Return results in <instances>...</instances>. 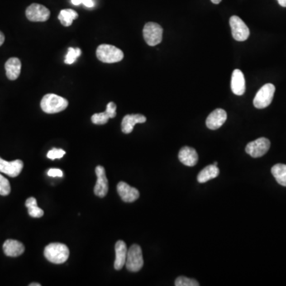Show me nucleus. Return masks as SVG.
<instances>
[{"label": "nucleus", "instance_id": "nucleus-1", "mask_svg": "<svg viewBox=\"0 0 286 286\" xmlns=\"http://www.w3.org/2000/svg\"><path fill=\"white\" fill-rule=\"evenodd\" d=\"M45 259L54 264H62L68 260L69 249L65 244L54 243L46 245L44 250Z\"/></svg>", "mask_w": 286, "mask_h": 286}, {"label": "nucleus", "instance_id": "nucleus-2", "mask_svg": "<svg viewBox=\"0 0 286 286\" xmlns=\"http://www.w3.org/2000/svg\"><path fill=\"white\" fill-rule=\"evenodd\" d=\"M68 105L66 99L56 94L45 95L41 101V109L47 114L59 113L66 109Z\"/></svg>", "mask_w": 286, "mask_h": 286}, {"label": "nucleus", "instance_id": "nucleus-3", "mask_svg": "<svg viewBox=\"0 0 286 286\" xmlns=\"http://www.w3.org/2000/svg\"><path fill=\"white\" fill-rule=\"evenodd\" d=\"M96 57L103 63L111 64L120 62L123 59V52L114 45L102 44L96 49Z\"/></svg>", "mask_w": 286, "mask_h": 286}, {"label": "nucleus", "instance_id": "nucleus-4", "mask_svg": "<svg viewBox=\"0 0 286 286\" xmlns=\"http://www.w3.org/2000/svg\"><path fill=\"white\" fill-rule=\"evenodd\" d=\"M275 89V86L273 83L264 84L254 97L253 101L254 107L258 109H263L269 106L273 101Z\"/></svg>", "mask_w": 286, "mask_h": 286}, {"label": "nucleus", "instance_id": "nucleus-5", "mask_svg": "<svg viewBox=\"0 0 286 286\" xmlns=\"http://www.w3.org/2000/svg\"><path fill=\"white\" fill-rule=\"evenodd\" d=\"M163 29L156 22H147L143 28V38L150 46H155L163 41Z\"/></svg>", "mask_w": 286, "mask_h": 286}, {"label": "nucleus", "instance_id": "nucleus-6", "mask_svg": "<svg viewBox=\"0 0 286 286\" xmlns=\"http://www.w3.org/2000/svg\"><path fill=\"white\" fill-rule=\"evenodd\" d=\"M143 264L144 261L141 247L137 244H134L127 251L125 264L126 269L130 272H138L143 268Z\"/></svg>", "mask_w": 286, "mask_h": 286}, {"label": "nucleus", "instance_id": "nucleus-7", "mask_svg": "<svg viewBox=\"0 0 286 286\" xmlns=\"http://www.w3.org/2000/svg\"><path fill=\"white\" fill-rule=\"evenodd\" d=\"M231 33L235 40L244 41L250 36V30L243 20L238 16H232L230 19Z\"/></svg>", "mask_w": 286, "mask_h": 286}, {"label": "nucleus", "instance_id": "nucleus-8", "mask_svg": "<svg viewBox=\"0 0 286 286\" xmlns=\"http://www.w3.org/2000/svg\"><path fill=\"white\" fill-rule=\"evenodd\" d=\"M270 147V142L266 138H260L248 143L245 152L252 158H261L266 154Z\"/></svg>", "mask_w": 286, "mask_h": 286}, {"label": "nucleus", "instance_id": "nucleus-9", "mask_svg": "<svg viewBox=\"0 0 286 286\" xmlns=\"http://www.w3.org/2000/svg\"><path fill=\"white\" fill-rule=\"evenodd\" d=\"M26 15L31 21H45L50 17V11L45 6L33 3L26 8Z\"/></svg>", "mask_w": 286, "mask_h": 286}, {"label": "nucleus", "instance_id": "nucleus-10", "mask_svg": "<svg viewBox=\"0 0 286 286\" xmlns=\"http://www.w3.org/2000/svg\"><path fill=\"white\" fill-rule=\"evenodd\" d=\"M97 182L94 188V193L97 197H104L108 192V181L103 167L98 165L96 168Z\"/></svg>", "mask_w": 286, "mask_h": 286}, {"label": "nucleus", "instance_id": "nucleus-11", "mask_svg": "<svg viewBox=\"0 0 286 286\" xmlns=\"http://www.w3.org/2000/svg\"><path fill=\"white\" fill-rule=\"evenodd\" d=\"M118 193L123 201L126 203H132L140 197L139 191L125 182H120L117 185Z\"/></svg>", "mask_w": 286, "mask_h": 286}, {"label": "nucleus", "instance_id": "nucleus-12", "mask_svg": "<svg viewBox=\"0 0 286 286\" xmlns=\"http://www.w3.org/2000/svg\"><path fill=\"white\" fill-rule=\"evenodd\" d=\"M23 163L21 160L7 162L0 158V172L7 174L9 177H15L20 175L23 169Z\"/></svg>", "mask_w": 286, "mask_h": 286}, {"label": "nucleus", "instance_id": "nucleus-13", "mask_svg": "<svg viewBox=\"0 0 286 286\" xmlns=\"http://www.w3.org/2000/svg\"><path fill=\"white\" fill-rule=\"evenodd\" d=\"M227 115L225 110L218 108L214 110L206 120V125L210 130H217L226 122Z\"/></svg>", "mask_w": 286, "mask_h": 286}, {"label": "nucleus", "instance_id": "nucleus-14", "mask_svg": "<svg viewBox=\"0 0 286 286\" xmlns=\"http://www.w3.org/2000/svg\"><path fill=\"white\" fill-rule=\"evenodd\" d=\"M231 88L233 93L236 96H243L245 93V77H244V73L241 70L235 69L233 71Z\"/></svg>", "mask_w": 286, "mask_h": 286}, {"label": "nucleus", "instance_id": "nucleus-15", "mask_svg": "<svg viewBox=\"0 0 286 286\" xmlns=\"http://www.w3.org/2000/svg\"><path fill=\"white\" fill-rule=\"evenodd\" d=\"M146 121V118L141 114H133L126 115L123 119L122 131L124 134H130L132 132L135 125L138 123H144Z\"/></svg>", "mask_w": 286, "mask_h": 286}, {"label": "nucleus", "instance_id": "nucleus-16", "mask_svg": "<svg viewBox=\"0 0 286 286\" xmlns=\"http://www.w3.org/2000/svg\"><path fill=\"white\" fill-rule=\"evenodd\" d=\"M180 162L186 166H195L198 162V154L193 148L184 146L182 148L178 154Z\"/></svg>", "mask_w": 286, "mask_h": 286}, {"label": "nucleus", "instance_id": "nucleus-17", "mask_svg": "<svg viewBox=\"0 0 286 286\" xmlns=\"http://www.w3.org/2000/svg\"><path fill=\"white\" fill-rule=\"evenodd\" d=\"M4 254L8 257H18L23 254L25 251V246L21 242L7 239L2 245Z\"/></svg>", "mask_w": 286, "mask_h": 286}, {"label": "nucleus", "instance_id": "nucleus-18", "mask_svg": "<svg viewBox=\"0 0 286 286\" xmlns=\"http://www.w3.org/2000/svg\"><path fill=\"white\" fill-rule=\"evenodd\" d=\"M21 63L17 58H11L5 64L7 78L11 81L18 79L21 73Z\"/></svg>", "mask_w": 286, "mask_h": 286}, {"label": "nucleus", "instance_id": "nucleus-19", "mask_svg": "<svg viewBox=\"0 0 286 286\" xmlns=\"http://www.w3.org/2000/svg\"><path fill=\"white\" fill-rule=\"evenodd\" d=\"M127 247L123 241L120 240L116 244V261L114 266L116 270H120L126 264Z\"/></svg>", "mask_w": 286, "mask_h": 286}, {"label": "nucleus", "instance_id": "nucleus-20", "mask_svg": "<svg viewBox=\"0 0 286 286\" xmlns=\"http://www.w3.org/2000/svg\"><path fill=\"white\" fill-rule=\"evenodd\" d=\"M219 174H220V169L218 167L214 164H210L200 172L197 176V181L200 183H206L209 182L210 180L218 177Z\"/></svg>", "mask_w": 286, "mask_h": 286}, {"label": "nucleus", "instance_id": "nucleus-21", "mask_svg": "<svg viewBox=\"0 0 286 286\" xmlns=\"http://www.w3.org/2000/svg\"><path fill=\"white\" fill-rule=\"evenodd\" d=\"M78 18L77 11L72 9H64L61 11L58 15V20L64 26H69L73 24V21Z\"/></svg>", "mask_w": 286, "mask_h": 286}, {"label": "nucleus", "instance_id": "nucleus-22", "mask_svg": "<svg viewBox=\"0 0 286 286\" xmlns=\"http://www.w3.org/2000/svg\"><path fill=\"white\" fill-rule=\"evenodd\" d=\"M271 173L278 184L286 187V164H277L273 165Z\"/></svg>", "mask_w": 286, "mask_h": 286}, {"label": "nucleus", "instance_id": "nucleus-23", "mask_svg": "<svg viewBox=\"0 0 286 286\" xmlns=\"http://www.w3.org/2000/svg\"><path fill=\"white\" fill-rule=\"evenodd\" d=\"M26 207L28 213L33 218H41L44 215V211L38 206L36 199L34 197H30L26 200Z\"/></svg>", "mask_w": 286, "mask_h": 286}, {"label": "nucleus", "instance_id": "nucleus-24", "mask_svg": "<svg viewBox=\"0 0 286 286\" xmlns=\"http://www.w3.org/2000/svg\"><path fill=\"white\" fill-rule=\"evenodd\" d=\"M82 49L80 48H68V54L65 56L64 63L67 64H72L76 61L77 58L82 55Z\"/></svg>", "mask_w": 286, "mask_h": 286}, {"label": "nucleus", "instance_id": "nucleus-25", "mask_svg": "<svg viewBox=\"0 0 286 286\" xmlns=\"http://www.w3.org/2000/svg\"><path fill=\"white\" fill-rule=\"evenodd\" d=\"M110 117L107 114V111H105L104 112H101V113L94 114L92 116V122L94 124H97V125H103V124L107 123L109 120Z\"/></svg>", "mask_w": 286, "mask_h": 286}, {"label": "nucleus", "instance_id": "nucleus-26", "mask_svg": "<svg viewBox=\"0 0 286 286\" xmlns=\"http://www.w3.org/2000/svg\"><path fill=\"white\" fill-rule=\"evenodd\" d=\"M176 286H199V282L197 280L192 278H186V277H178L175 281Z\"/></svg>", "mask_w": 286, "mask_h": 286}, {"label": "nucleus", "instance_id": "nucleus-27", "mask_svg": "<svg viewBox=\"0 0 286 286\" xmlns=\"http://www.w3.org/2000/svg\"><path fill=\"white\" fill-rule=\"evenodd\" d=\"M11 184L6 177L0 174V195L7 196L11 192Z\"/></svg>", "mask_w": 286, "mask_h": 286}, {"label": "nucleus", "instance_id": "nucleus-28", "mask_svg": "<svg viewBox=\"0 0 286 286\" xmlns=\"http://www.w3.org/2000/svg\"><path fill=\"white\" fill-rule=\"evenodd\" d=\"M64 154H65V151L62 150V149L54 148L53 150H49L48 152L47 158L51 159V160H55V159H60V158H63Z\"/></svg>", "mask_w": 286, "mask_h": 286}, {"label": "nucleus", "instance_id": "nucleus-29", "mask_svg": "<svg viewBox=\"0 0 286 286\" xmlns=\"http://www.w3.org/2000/svg\"><path fill=\"white\" fill-rule=\"evenodd\" d=\"M110 119H113L116 116V104L114 102H110L107 103V109H106Z\"/></svg>", "mask_w": 286, "mask_h": 286}, {"label": "nucleus", "instance_id": "nucleus-30", "mask_svg": "<svg viewBox=\"0 0 286 286\" xmlns=\"http://www.w3.org/2000/svg\"><path fill=\"white\" fill-rule=\"evenodd\" d=\"M48 176L52 177H63V172L60 169H50L48 171Z\"/></svg>", "mask_w": 286, "mask_h": 286}, {"label": "nucleus", "instance_id": "nucleus-31", "mask_svg": "<svg viewBox=\"0 0 286 286\" xmlns=\"http://www.w3.org/2000/svg\"><path fill=\"white\" fill-rule=\"evenodd\" d=\"M82 3L87 7H94V2H93L92 0H83Z\"/></svg>", "mask_w": 286, "mask_h": 286}, {"label": "nucleus", "instance_id": "nucleus-32", "mask_svg": "<svg viewBox=\"0 0 286 286\" xmlns=\"http://www.w3.org/2000/svg\"><path fill=\"white\" fill-rule=\"evenodd\" d=\"M4 34H2V32H1V31H0V46H1V45H2V44H3V43H4Z\"/></svg>", "mask_w": 286, "mask_h": 286}, {"label": "nucleus", "instance_id": "nucleus-33", "mask_svg": "<svg viewBox=\"0 0 286 286\" xmlns=\"http://www.w3.org/2000/svg\"><path fill=\"white\" fill-rule=\"evenodd\" d=\"M278 3L280 6L282 7H286V0H278Z\"/></svg>", "mask_w": 286, "mask_h": 286}, {"label": "nucleus", "instance_id": "nucleus-34", "mask_svg": "<svg viewBox=\"0 0 286 286\" xmlns=\"http://www.w3.org/2000/svg\"><path fill=\"white\" fill-rule=\"evenodd\" d=\"M82 2H83V0H72V3L73 5L82 4Z\"/></svg>", "mask_w": 286, "mask_h": 286}, {"label": "nucleus", "instance_id": "nucleus-35", "mask_svg": "<svg viewBox=\"0 0 286 286\" xmlns=\"http://www.w3.org/2000/svg\"><path fill=\"white\" fill-rule=\"evenodd\" d=\"M211 1L213 2L214 4H219L222 0H211Z\"/></svg>", "mask_w": 286, "mask_h": 286}, {"label": "nucleus", "instance_id": "nucleus-36", "mask_svg": "<svg viewBox=\"0 0 286 286\" xmlns=\"http://www.w3.org/2000/svg\"><path fill=\"white\" fill-rule=\"evenodd\" d=\"M30 286H41V284H39V283H31V284H30Z\"/></svg>", "mask_w": 286, "mask_h": 286}, {"label": "nucleus", "instance_id": "nucleus-37", "mask_svg": "<svg viewBox=\"0 0 286 286\" xmlns=\"http://www.w3.org/2000/svg\"><path fill=\"white\" fill-rule=\"evenodd\" d=\"M217 164H218V163H216V162H215V163H214V165H216V166H217Z\"/></svg>", "mask_w": 286, "mask_h": 286}]
</instances>
